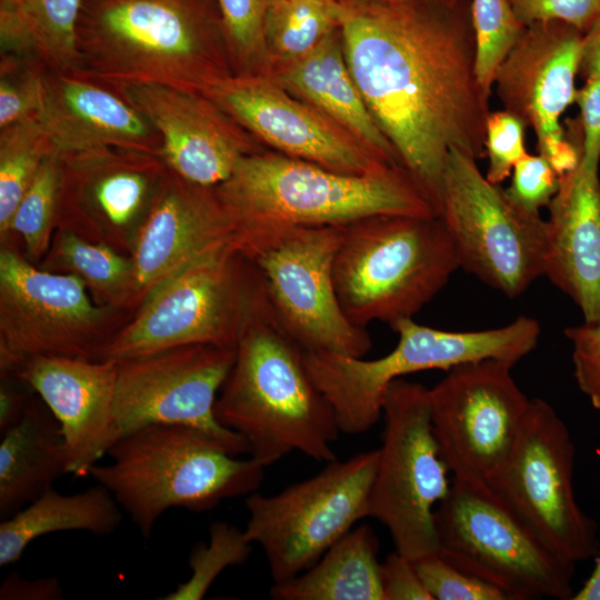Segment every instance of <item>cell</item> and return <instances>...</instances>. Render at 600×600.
<instances>
[{
  "mask_svg": "<svg viewBox=\"0 0 600 600\" xmlns=\"http://www.w3.org/2000/svg\"><path fill=\"white\" fill-rule=\"evenodd\" d=\"M340 34L374 122L439 216L450 150L486 156L471 1L343 0Z\"/></svg>",
  "mask_w": 600,
  "mask_h": 600,
  "instance_id": "6da1fadb",
  "label": "cell"
},
{
  "mask_svg": "<svg viewBox=\"0 0 600 600\" xmlns=\"http://www.w3.org/2000/svg\"><path fill=\"white\" fill-rule=\"evenodd\" d=\"M216 0H82L73 73L112 88L158 83L203 93L232 74Z\"/></svg>",
  "mask_w": 600,
  "mask_h": 600,
  "instance_id": "7a4b0ae2",
  "label": "cell"
},
{
  "mask_svg": "<svg viewBox=\"0 0 600 600\" xmlns=\"http://www.w3.org/2000/svg\"><path fill=\"white\" fill-rule=\"evenodd\" d=\"M214 416L240 434L263 467L299 451L317 461L337 459L341 432L334 411L312 380L304 350L286 332L267 296L236 347V359L216 400Z\"/></svg>",
  "mask_w": 600,
  "mask_h": 600,
  "instance_id": "3957f363",
  "label": "cell"
},
{
  "mask_svg": "<svg viewBox=\"0 0 600 600\" xmlns=\"http://www.w3.org/2000/svg\"><path fill=\"white\" fill-rule=\"evenodd\" d=\"M214 188L236 243L281 226L346 227L376 216H438L402 166L350 174L284 154L253 152Z\"/></svg>",
  "mask_w": 600,
  "mask_h": 600,
  "instance_id": "277c9868",
  "label": "cell"
},
{
  "mask_svg": "<svg viewBox=\"0 0 600 600\" xmlns=\"http://www.w3.org/2000/svg\"><path fill=\"white\" fill-rule=\"evenodd\" d=\"M112 462L94 464L90 476L106 487L144 539L169 509H214L223 500L254 492L264 468L237 459L216 438L184 424L154 423L119 438Z\"/></svg>",
  "mask_w": 600,
  "mask_h": 600,
  "instance_id": "5b68a950",
  "label": "cell"
},
{
  "mask_svg": "<svg viewBox=\"0 0 600 600\" xmlns=\"http://www.w3.org/2000/svg\"><path fill=\"white\" fill-rule=\"evenodd\" d=\"M459 267L440 216H376L343 227L332 277L352 323L392 327L412 319Z\"/></svg>",
  "mask_w": 600,
  "mask_h": 600,
  "instance_id": "8992f818",
  "label": "cell"
},
{
  "mask_svg": "<svg viewBox=\"0 0 600 600\" xmlns=\"http://www.w3.org/2000/svg\"><path fill=\"white\" fill-rule=\"evenodd\" d=\"M398 343L388 354L366 360L330 352L304 351L316 386L331 404L339 429L359 434L382 417L390 383L407 374L493 359L514 367L537 346L539 322L521 316L507 326L477 331H447L403 319L391 327Z\"/></svg>",
  "mask_w": 600,
  "mask_h": 600,
  "instance_id": "52a82bcc",
  "label": "cell"
},
{
  "mask_svg": "<svg viewBox=\"0 0 600 600\" xmlns=\"http://www.w3.org/2000/svg\"><path fill=\"white\" fill-rule=\"evenodd\" d=\"M264 297L254 264L237 246H229L154 288L107 346L101 360L119 362L196 343L236 349Z\"/></svg>",
  "mask_w": 600,
  "mask_h": 600,
  "instance_id": "ba28073f",
  "label": "cell"
},
{
  "mask_svg": "<svg viewBox=\"0 0 600 600\" xmlns=\"http://www.w3.org/2000/svg\"><path fill=\"white\" fill-rule=\"evenodd\" d=\"M439 554L513 600H571L574 563L550 549L483 481L453 478L434 510Z\"/></svg>",
  "mask_w": 600,
  "mask_h": 600,
  "instance_id": "9c48e42d",
  "label": "cell"
},
{
  "mask_svg": "<svg viewBox=\"0 0 600 600\" xmlns=\"http://www.w3.org/2000/svg\"><path fill=\"white\" fill-rule=\"evenodd\" d=\"M342 233L343 227L281 226L237 247L257 268L276 318L304 351L363 358L371 337L348 319L333 286Z\"/></svg>",
  "mask_w": 600,
  "mask_h": 600,
  "instance_id": "30bf717a",
  "label": "cell"
},
{
  "mask_svg": "<svg viewBox=\"0 0 600 600\" xmlns=\"http://www.w3.org/2000/svg\"><path fill=\"white\" fill-rule=\"evenodd\" d=\"M124 312L97 304L79 277L37 268L13 247L1 246V374L40 356L101 361L128 322Z\"/></svg>",
  "mask_w": 600,
  "mask_h": 600,
  "instance_id": "8fae6325",
  "label": "cell"
},
{
  "mask_svg": "<svg viewBox=\"0 0 600 600\" xmlns=\"http://www.w3.org/2000/svg\"><path fill=\"white\" fill-rule=\"evenodd\" d=\"M382 418L368 517L387 528L397 552L416 561L439 552L434 510L450 489L432 429L429 389L403 378L392 381Z\"/></svg>",
  "mask_w": 600,
  "mask_h": 600,
  "instance_id": "7c38bea8",
  "label": "cell"
},
{
  "mask_svg": "<svg viewBox=\"0 0 600 600\" xmlns=\"http://www.w3.org/2000/svg\"><path fill=\"white\" fill-rule=\"evenodd\" d=\"M439 216L460 267L504 296L516 298L544 276L547 220L513 203L457 148L446 160Z\"/></svg>",
  "mask_w": 600,
  "mask_h": 600,
  "instance_id": "4fadbf2b",
  "label": "cell"
},
{
  "mask_svg": "<svg viewBox=\"0 0 600 600\" xmlns=\"http://www.w3.org/2000/svg\"><path fill=\"white\" fill-rule=\"evenodd\" d=\"M379 450L337 459L279 493L248 494L244 534L263 551L273 583L311 568L354 524L368 517Z\"/></svg>",
  "mask_w": 600,
  "mask_h": 600,
  "instance_id": "5bb4252c",
  "label": "cell"
},
{
  "mask_svg": "<svg viewBox=\"0 0 600 600\" xmlns=\"http://www.w3.org/2000/svg\"><path fill=\"white\" fill-rule=\"evenodd\" d=\"M574 446L543 399H530L514 447L487 484L558 556L572 563L598 554V526L573 492Z\"/></svg>",
  "mask_w": 600,
  "mask_h": 600,
  "instance_id": "9a60e30c",
  "label": "cell"
},
{
  "mask_svg": "<svg viewBox=\"0 0 600 600\" xmlns=\"http://www.w3.org/2000/svg\"><path fill=\"white\" fill-rule=\"evenodd\" d=\"M234 359L236 349L196 343L117 362L114 418L121 437L154 423L184 424L216 438L233 456L249 453L246 440L214 416Z\"/></svg>",
  "mask_w": 600,
  "mask_h": 600,
  "instance_id": "2e32d148",
  "label": "cell"
},
{
  "mask_svg": "<svg viewBox=\"0 0 600 600\" xmlns=\"http://www.w3.org/2000/svg\"><path fill=\"white\" fill-rule=\"evenodd\" d=\"M512 368L493 359L462 363L429 389L433 433L453 478L486 482L514 447L530 399Z\"/></svg>",
  "mask_w": 600,
  "mask_h": 600,
  "instance_id": "e0dca14e",
  "label": "cell"
},
{
  "mask_svg": "<svg viewBox=\"0 0 600 600\" xmlns=\"http://www.w3.org/2000/svg\"><path fill=\"white\" fill-rule=\"evenodd\" d=\"M583 34L562 21L526 26L493 81L504 110L534 130L539 154L558 177L571 171L581 154V140L576 144L564 137L560 118L574 102Z\"/></svg>",
  "mask_w": 600,
  "mask_h": 600,
  "instance_id": "ac0fdd59",
  "label": "cell"
},
{
  "mask_svg": "<svg viewBox=\"0 0 600 600\" xmlns=\"http://www.w3.org/2000/svg\"><path fill=\"white\" fill-rule=\"evenodd\" d=\"M62 161L56 229L131 256L168 170L161 156L109 149Z\"/></svg>",
  "mask_w": 600,
  "mask_h": 600,
  "instance_id": "d6986e66",
  "label": "cell"
},
{
  "mask_svg": "<svg viewBox=\"0 0 600 600\" xmlns=\"http://www.w3.org/2000/svg\"><path fill=\"white\" fill-rule=\"evenodd\" d=\"M203 93L247 132L284 156L350 174L398 166L267 77L232 73L216 80Z\"/></svg>",
  "mask_w": 600,
  "mask_h": 600,
  "instance_id": "ffe728a7",
  "label": "cell"
},
{
  "mask_svg": "<svg viewBox=\"0 0 600 600\" xmlns=\"http://www.w3.org/2000/svg\"><path fill=\"white\" fill-rule=\"evenodd\" d=\"M110 89L153 126L167 167L189 182L217 187L253 153L246 130L204 93L158 83Z\"/></svg>",
  "mask_w": 600,
  "mask_h": 600,
  "instance_id": "44dd1931",
  "label": "cell"
},
{
  "mask_svg": "<svg viewBox=\"0 0 600 600\" xmlns=\"http://www.w3.org/2000/svg\"><path fill=\"white\" fill-rule=\"evenodd\" d=\"M229 246H237L234 230L216 188L189 182L168 168L131 251L134 311L161 282Z\"/></svg>",
  "mask_w": 600,
  "mask_h": 600,
  "instance_id": "7402d4cb",
  "label": "cell"
},
{
  "mask_svg": "<svg viewBox=\"0 0 600 600\" xmlns=\"http://www.w3.org/2000/svg\"><path fill=\"white\" fill-rule=\"evenodd\" d=\"M60 423L67 473L86 477L121 437L114 418L116 361L33 357L14 371Z\"/></svg>",
  "mask_w": 600,
  "mask_h": 600,
  "instance_id": "603a6c76",
  "label": "cell"
},
{
  "mask_svg": "<svg viewBox=\"0 0 600 600\" xmlns=\"http://www.w3.org/2000/svg\"><path fill=\"white\" fill-rule=\"evenodd\" d=\"M56 153L69 158L109 149L161 156L153 126L110 88L49 70L38 114Z\"/></svg>",
  "mask_w": 600,
  "mask_h": 600,
  "instance_id": "cb8c5ba5",
  "label": "cell"
},
{
  "mask_svg": "<svg viewBox=\"0 0 600 600\" xmlns=\"http://www.w3.org/2000/svg\"><path fill=\"white\" fill-rule=\"evenodd\" d=\"M599 163L581 158L559 177L548 204L544 276L581 310L584 322L600 318Z\"/></svg>",
  "mask_w": 600,
  "mask_h": 600,
  "instance_id": "d4e9b609",
  "label": "cell"
},
{
  "mask_svg": "<svg viewBox=\"0 0 600 600\" xmlns=\"http://www.w3.org/2000/svg\"><path fill=\"white\" fill-rule=\"evenodd\" d=\"M277 82L348 131L384 160L398 164L347 64L340 28L304 56L286 62ZM400 163V162H399Z\"/></svg>",
  "mask_w": 600,
  "mask_h": 600,
  "instance_id": "484cf974",
  "label": "cell"
},
{
  "mask_svg": "<svg viewBox=\"0 0 600 600\" xmlns=\"http://www.w3.org/2000/svg\"><path fill=\"white\" fill-rule=\"evenodd\" d=\"M0 438L3 520L34 501L67 473V451L60 423L41 398H31L21 421Z\"/></svg>",
  "mask_w": 600,
  "mask_h": 600,
  "instance_id": "4316f807",
  "label": "cell"
},
{
  "mask_svg": "<svg viewBox=\"0 0 600 600\" xmlns=\"http://www.w3.org/2000/svg\"><path fill=\"white\" fill-rule=\"evenodd\" d=\"M121 507L102 484L73 494L52 487L0 523V567L17 562L36 539L60 531L112 534L122 522Z\"/></svg>",
  "mask_w": 600,
  "mask_h": 600,
  "instance_id": "83f0119b",
  "label": "cell"
},
{
  "mask_svg": "<svg viewBox=\"0 0 600 600\" xmlns=\"http://www.w3.org/2000/svg\"><path fill=\"white\" fill-rule=\"evenodd\" d=\"M379 540L372 528L351 529L308 570L273 583L277 600H383Z\"/></svg>",
  "mask_w": 600,
  "mask_h": 600,
  "instance_id": "f1b7e54d",
  "label": "cell"
},
{
  "mask_svg": "<svg viewBox=\"0 0 600 600\" xmlns=\"http://www.w3.org/2000/svg\"><path fill=\"white\" fill-rule=\"evenodd\" d=\"M82 0H0V54L31 56L57 73L78 69Z\"/></svg>",
  "mask_w": 600,
  "mask_h": 600,
  "instance_id": "f546056e",
  "label": "cell"
},
{
  "mask_svg": "<svg viewBox=\"0 0 600 600\" xmlns=\"http://www.w3.org/2000/svg\"><path fill=\"white\" fill-rule=\"evenodd\" d=\"M41 269L79 277L99 306L134 310L132 258L104 243L56 229Z\"/></svg>",
  "mask_w": 600,
  "mask_h": 600,
  "instance_id": "4dcf8cb0",
  "label": "cell"
},
{
  "mask_svg": "<svg viewBox=\"0 0 600 600\" xmlns=\"http://www.w3.org/2000/svg\"><path fill=\"white\" fill-rule=\"evenodd\" d=\"M342 2L269 0L263 23L267 51L284 62L304 56L340 28Z\"/></svg>",
  "mask_w": 600,
  "mask_h": 600,
  "instance_id": "1f68e13d",
  "label": "cell"
},
{
  "mask_svg": "<svg viewBox=\"0 0 600 600\" xmlns=\"http://www.w3.org/2000/svg\"><path fill=\"white\" fill-rule=\"evenodd\" d=\"M54 151L38 117L0 129V240L43 161Z\"/></svg>",
  "mask_w": 600,
  "mask_h": 600,
  "instance_id": "d6a6232c",
  "label": "cell"
},
{
  "mask_svg": "<svg viewBox=\"0 0 600 600\" xmlns=\"http://www.w3.org/2000/svg\"><path fill=\"white\" fill-rule=\"evenodd\" d=\"M61 177L62 161L53 151L41 164L13 214L8 239L13 234L19 236L24 246L26 258L32 263L46 257L51 246Z\"/></svg>",
  "mask_w": 600,
  "mask_h": 600,
  "instance_id": "836d02e7",
  "label": "cell"
},
{
  "mask_svg": "<svg viewBox=\"0 0 600 600\" xmlns=\"http://www.w3.org/2000/svg\"><path fill=\"white\" fill-rule=\"evenodd\" d=\"M209 543H197L189 557L190 578L162 600H201L218 576L228 567L247 561L251 542L244 531L222 521L211 523Z\"/></svg>",
  "mask_w": 600,
  "mask_h": 600,
  "instance_id": "e575fe53",
  "label": "cell"
},
{
  "mask_svg": "<svg viewBox=\"0 0 600 600\" xmlns=\"http://www.w3.org/2000/svg\"><path fill=\"white\" fill-rule=\"evenodd\" d=\"M476 38V74L490 96L494 76L526 26L508 0H470Z\"/></svg>",
  "mask_w": 600,
  "mask_h": 600,
  "instance_id": "d590c367",
  "label": "cell"
},
{
  "mask_svg": "<svg viewBox=\"0 0 600 600\" xmlns=\"http://www.w3.org/2000/svg\"><path fill=\"white\" fill-rule=\"evenodd\" d=\"M48 72L36 57L0 54V129L38 117Z\"/></svg>",
  "mask_w": 600,
  "mask_h": 600,
  "instance_id": "8d00e7d4",
  "label": "cell"
},
{
  "mask_svg": "<svg viewBox=\"0 0 600 600\" xmlns=\"http://www.w3.org/2000/svg\"><path fill=\"white\" fill-rule=\"evenodd\" d=\"M228 53L240 66L237 73L252 72V66L267 52L264 14L269 0H216Z\"/></svg>",
  "mask_w": 600,
  "mask_h": 600,
  "instance_id": "74e56055",
  "label": "cell"
},
{
  "mask_svg": "<svg viewBox=\"0 0 600 600\" xmlns=\"http://www.w3.org/2000/svg\"><path fill=\"white\" fill-rule=\"evenodd\" d=\"M412 563L432 600H513L503 589L454 566L439 552Z\"/></svg>",
  "mask_w": 600,
  "mask_h": 600,
  "instance_id": "f35d334b",
  "label": "cell"
},
{
  "mask_svg": "<svg viewBox=\"0 0 600 600\" xmlns=\"http://www.w3.org/2000/svg\"><path fill=\"white\" fill-rule=\"evenodd\" d=\"M526 128L522 120L506 110L489 113L486 127V154L489 166L486 178L491 183L500 186L527 153Z\"/></svg>",
  "mask_w": 600,
  "mask_h": 600,
  "instance_id": "ab89813d",
  "label": "cell"
},
{
  "mask_svg": "<svg viewBox=\"0 0 600 600\" xmlns=\"http://www.w3.org/2000/svg\"><path fill=\"white\" fill-rule=\"evenodd\" d=\"M559 187V177L540 154L528 152L514 164L512 180L504 190L508 198L532 213L548 207Z\"/></svg>",
  "mask_w": 600,
  "mask_h": 600,
  "instance_id": "60d3db41",
  "label": "cell"
},
{
  "mask_svg": "<svg viewBox=\"0 0 600 600\" xmlns=\"http://www.w3.org/2000/svg\"><path fill=\"white\" fill-rule=\"evenodd\" d=\"M572 344L573 376L579 390L600 410V318L594 322L567 327Z\"/></svg>",
  "mask_w": 600,
  "mask_h": 600,
  "instance_id": "b9f144b4",
  "label": "cell"
},
{
  "mask_svg": "<svg viewBox=\"0 0 600 600\" xmlns=\"http://www.w3.org/2000/svg\"><path fill=\"white\" fill-rule=\"evenodd\" d=\"M519 21H562L586 33L600 18V0H508Z\"/></svg>",
  "mask_w": 600,
  "mask_h": 600,
  "instance_id": "7bdbcfd3",
  "label": "cell"
},
{
  "mask_svg": "<svg viewBox=\"0 0 600 600\" xmlns=\"http://www.w3.org/2000/svg\"><path fill=\"white\" fill-rule=\"evenodd\" d=\"M383 600H432L412 561L394 551L381 562Z\"/></svg>",
  "mask_w": 600,
  "mask_h": 600,
  "instance_id": "ee69618b",
  "label": "cell"
},
{
  "mask_svg": "<svg viewBox=\"0 0 600 600\" xmlns=\"http://www.w3.org/2000/svg\"><path fill=\"white\" fill-rule=\"evenodd\" d=\"M574 101L580 108L581 158L588 162L600 161V74L586 79L577 90Z\"/></svg>",
  "mask_w": 600,
  "mask_h": 600,
  "instance_id": "f6af8a7d",
  "label": "cell"
},
{
  "mask_svg": "<svg viewBox=\"0 0 600 600\" xmlns=\"http://www.w3.org/2000/svg\"><path fill=\"white\" fill-rule=\"evenodd\" d=\"M62 594L57 577L26 579L12 572L0 584V600H58Z\"/></svg>",
  "mask_w": 600,
  "mask_h": 600,
  "instance_id": "bcb514c9",
  "label": "cell"
},
{
  "mask_svg": "<svg viewBox=\"0 0 600 600\" xmlns=\"http://www.w3.org/2000/svg\"><path fill=\"white\" fill-rule=\"evenodd\" d=\"M18 379L14 372L1 374L0 436L21 421L31 400V392H34L29 386L22 389L26 382L21 388L17 387Z\"/></svg>",
  "mask_w": 600,
  "mask_h": 600,
  "instance_id": "7dc6e473",
  "label": "cell"
},
{
  "mask_svg": "<svg viewBox=\"0 0 600 600\" xmlns=\"http://www.w3.org/2000/svg\"><path fill=\"white\" fill-rule=\"evenodd\" d=\"M579 71L586 79L600 74V18L583 34Z\"/></svg>",
  "mask_w": 600,
  "mask_h": 600,
  "instance_id": "c3c4849f",
  "label": "cell"
},
{
  "mask_svg": "<svg viewBox=\"0 0 600 600\" xmlns=\"http://www.w3.org/2000/svg\"><path fill=\"white\" fill-rule=\"evenodd\" d=\"M597 556L596 566L590 577L571 600H600V549Z\"/></svg>",
  "mask_w": 600,
  "mask_h": 600,
  "instance_id": "681fc988",
  "label": "cell"
},
{
  "mask_svg": "<svg viewBox=\"0 0 600 600\" xmlns=\"http://www.w3.org/2000/svg\"><path fill=\"white\" fill-rule=\"evenodd\" d=\"M393 1H400V0H393ZM430 1H439V2H444V3H456V2H459L461 0H430Z\"/></svg>",
  "mask_w": 600,
  "mask_h": 600,
  "instance_id": "f907efd6",
  "label": "cell"
},
{
  "mask_svg": "<svg viewBox=\"0 0 600 600\" xmlns=\"http://www.w3.org/2000/svg\"><path fill=\"white\" fill-rule=\"evenodd\" d=\"M333 1H341V0H333Z\"/></svg>",
  "mask_w": 600,
  "mask_h": 600,
  "instance_id": "816d5d0a",
  "label": "cell"
}]
</instances>
